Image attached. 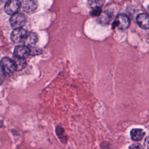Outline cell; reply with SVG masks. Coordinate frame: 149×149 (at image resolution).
<instances>
[{
    "instance_id": "2",
    "label": "cell",
    "mask_w": 149,
    "mask_h": 149,
    "mask_svg": "<svg viewBox=\"0 0 149 149\" xmlns=\"http://www.w3.org/2000/svg\"><path fill=\"white\" fill-rule=\"evenodd\" d=\"M0 66L3 72L9 75L12 74L16 70L14 61L8 57H4L2 59Z\"/></svg>"
},
{
    "instance_id": "11",
    "label": "cell",
    "mask_w": 149,
    "mask_h": 149,
    "mask_svg": "<svg viewBox=\"0 0 149 149\" xmlns=\"http://www.w3.org/2000/svg\"><path fill=\"white\" fill-rule=\"evenodd\" d=\"M13 61L15 65L16 70H21L26 66V61L24 58L15 56Z\"/></svg>"
},
{
    "instance_id": "5",
    "label": "cell",
    "mask_w": 149,
    "mask_h": 149,
    "mask_svg": "<svg viewBox=\"0 0 149 149\" xmlns=\"http://www.w3.org/2000/svg\"><path fill=\"white\" fill-rule=\"evenodd\" d=\"M27 32L23 29H15L10 34V38L14 42H23L27 36Z\"/></svg>"
},
{
    "instance_id": "13",
    "label": "cell",
    "mask_w": 149,
    "mask_h": 149,
    "mask_svg": "<svg viewBox=\"0 0 149 149\" xmlns=\"http://www.w3.org/2000/svg\"><path fill=\"white\" fill-rule=\"evenodd\" d=\"M88 2L90 7L93 9L101 8L104 3L105 0H88Z\"/></svg>"
},
{
    "instance_id": "4",
    "label": "cell",
    "mask_w": 149,
    "mask_h": 149,
    "mask_svg": "<svg viewBox=\"0 0 149 149\" xmlns=\"http://www.w3.org/2000/svg\"><path fill=\"white\" fill-rule=\"evenodd\" d=\"M9 22L11 26L14 29L22 28L26 22V18L22 13L17 12L11 15Z\"/></svg>"
},
{
    "instance_id": "14",
    "label": "cell",
    "mask_w": 149,
    "mask_h": 149,
    "mask_svg": "<svg viewBox=\"0 0 149 149\" xmlns=\"http://www.w3.org/2000/svg\"><path fill=\"white\" fill-rule=\"evenodd\" d=\"M101 13V8H97V9H93L91 12V15L94 16H98Z\"/></svg>"
},
{
    "instance_id": "9",
    "label": "cell",
    "mask_w": 149,
    "mask_h": 149,
    "mask_svg": "<svg viewBox=\"0 0 149 149\" xmlns=\"http://www.w3.org/2000/svg\"><path fill=\"white\" fill-rule=\"evenodd\" d=\"M38 40V37L37 35L33 32L27 33V36L23 41L24 44L28 47L33 46L36 44Z\"/></svg>"
},
{
    "instance_id": "8",
    "label": "cell",
    "mask_w": 149,
    "mask_h": 149,
    "mask_svg": "<svg viewBox=\"0 0 149 149\" xmlns=\"http://www.w3.org/2000/svg\"><path fill=\"white\" fill-rule=\"evenodd\" d=\"M136 22L137 24L143 29H148V16L146 13H141L137 15L136 17Z\"/></svg>"
},
{
    "instance_id": "12",
    "label": "cell",
    "mask_w": 149,
    "mask_h": 149,
    "mask_svg": "<svg viewBox=\"0 0 149 149\" xmlns=\"http://www.w3.org/2000/svg\"><path fill=\"white\" fill-rule=\"evenodd\" d=\"M99 16H100L99 20L103 24H108L112 17V14L108 11H105L103 13H101Z\"/></svg>"
},
{
    "instance_id": "10",
    "label": "cell",
    "mask_w": 149,
    "mask_h": 149,
    "mask_svg": "<svg viewBox=\"0 0 149 149\" xmlns=\"http://www.w3.org/2000/svg\"><path fill=\"white\" fill-rule=\"evenodd\" d=\"M145 132L141 129L134 128L130 132L131 138L133 140L139 141L141 140L144 136Z\"/></svg>"
},
{
    "instance_id": "15",
    "label": "cell",
    "mask_w": 149,
    "mask_h": 149,
    "mask_svg": "<svg viewBox=\"0 0 149 149\" xmlns=\"http://www.w3.org/2000/svg\"><path fill=\"white\" fill-rule=\"evenodd\" d=\"M2 1H3V0H2Z\"/></svg>"
},
{
    "instance_id": "3",
    "label": "cell",
    "mask_w": 149,
    "mask_h": 149,
    "mask_svg": "<svg viewBox=\"0 0 149 149\" xmlns=\"http://www.w3.org/2000/svg\"><path fill=\"white\" fill-rule=\"evenodd\" d=\"M21 7V3L19 0H8L5 5V12L10 15L17 13Z\"/></svg>"
},
{
    "instance_id": "6",
    "label": "cell",
    "mask_w": 149,
    "mask_h": 149,
    "mask_svg": "<svg viewBox=\"0 0 149 149\" xmlns=\"http://www.w3.org/2000/svg\"><path fill=\"white\" fill-rule=\"evenodd\" d=\"M15 56L24 58L30 54V48L25 45L16 46L13 52Z\"/></svg>"
},
{
    "instance_id": "7",
    "label": "cell",
    "mask_w": 149,
    "mask_h": 149,
    "mask_svg": "<svg viewBox=\"0 0 149 149\" xmlns=\"http://www.w3.org/2000/svg\"><path fill=\"white\" fill-rule=\"evenodd\" d=\"M21 6L26 12H32L34 11L37 6L38 3L37 0H23Z\"/></svg>"
},
{
    "instance_id": "1",
    "label": "cell",
    "mask_w": 149,
    "mask_h": 149,
    "mask_svg": "<svg viewBox=\"0 0 149 149\" xmlns=\"http://www.w3.org/2000/svg\"><path fill=\"white\" fill-rule=\"evenodd\" d=\"M130 25V19L125 14H119L115 18L113 23V28L123 30L128 28Z\"/></svg>"
}]
</instances>
